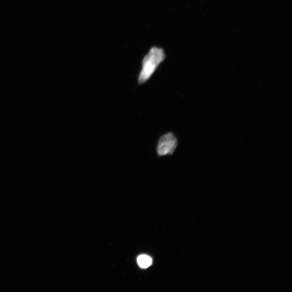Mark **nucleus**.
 <instances>
[{
    "label": "nucleus",
    "mask_w": 292,
    "mask_h": 292,
    "mask_svg": "<svg viewBox=\"0 0 292 292\" xmlns=\"http://www.w3.org/2000/svg\"><path fill=\"white\" fill-rule=\"evenodd\" d=\"M165 58L163 49L157 47L152 48L143 58L142 68L138 79V84L141 85L147 82Z\"/></svg>",
    "instance_id": "1"
},
{
    "label": "nucleus",
    "mask_w": 292,
    "mask_h": 292,
    "mask_svg": "<svg viewBox=\"0 0 292 292\" xmlns=\"http://www.w3.org/2000/svg\"><path fill=\"white\" fill-rule=\"evenodd\" d=\"M178 145L177 138L172 133L166 134L160 138L157 151L159 157L173 154Z\"/></svg>",
    "instance_id": "2"
},
{
    "label": "nucleus",
    "mask_w": 292,
    "mask_h": 292,
    "mask_svg": "<svg viewBox=\"0 0 292 292\" xmlns=\"http://www.w3.org/2000/svg\"><path fill=\"white\" fill-rule=\"evenodd\" d=\"M137 262L140 267L147 268L152 265V259L148 255H141L138 257Z\"/></svg>",
    "instance_id": "3"
}]
</instances>
